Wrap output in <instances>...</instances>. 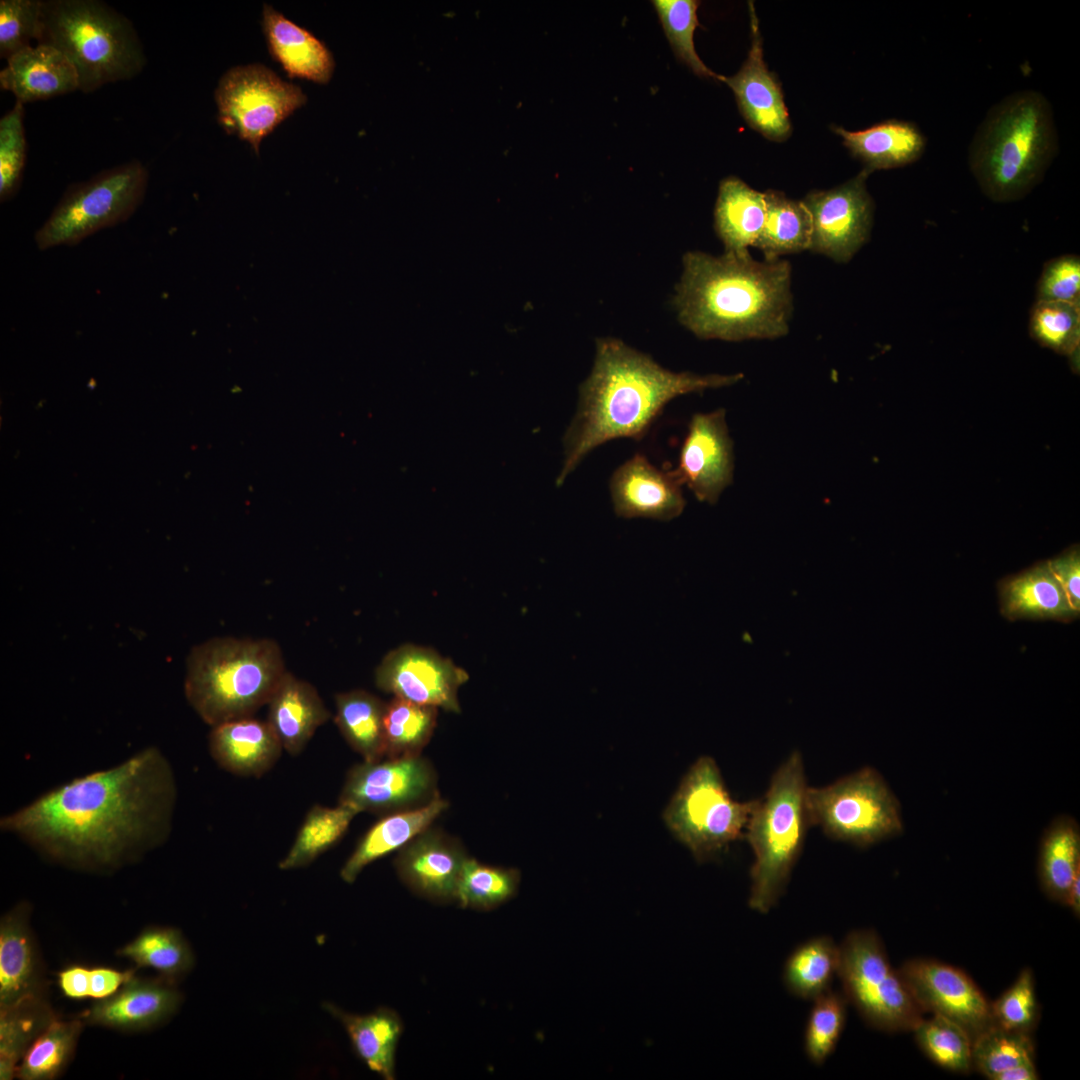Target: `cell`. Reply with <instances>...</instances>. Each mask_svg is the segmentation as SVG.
Masks as SVG:
<instances>
[{
  "label": "cell",
  "instance_id": "cb8c5ba5",
  "mask_svg": "<svg viewBox=\"0 0 1080 1080\" xmlns=\"http://www.w3.org/2000/svg\"><path fill=\"white\" fill-rule=\"evenodd\" d=\"M0 86L24 104L79 90V79L75 67L62 52L37 44L7 60L0 72Z\"/></svg>",
  "mask_w": 1080,
  "mask_h": 1080
},
{
  "label": "cell",
  "instance_id": "277c9868",
  "mask_svg": "<svg viewBox=\"0 0 1080 1080\" xmlns=\"http://www.w3.org/2000/svg\"><path fill=\"white\" fill-rule=\"evenodd\" d=\"M1057 147L1049 101L1037 91H1019L990 109L971 142L969 166L988 198L1015 201L1042 180Z\"/></svg>",
  "mask_w": 1080,
  "mask_h": 1080
},
{
  "label": "cell",
  "instance_id": "3957f363",
  "mask_svg": "<svg viewBox=\"0 0 1080 1080\" xmlns=\"http://www.w3.org/2000/svg\"><path fill=\"white\" fill-rule=\"evenodd\" d=\"M674 304L680 322L703 339H774L788 332L790 264L750 254L688 252Z\"/></svg>",
  "mask_w": 1080,
  "mask_h": 1080
},
{
  "label": "cell",
  "instance_id": "d6986e66",
  "mask_svg": "<svg viewBox=\"0 0 1080 1080\" xmlns=\"http://www.w3.org/2000/svg\"><path fill=\"white\" fill-rule=\"evenodd\" d=\"M609 491L617 516L669 521L684 510L682 484L672 471L663 472L636 454L612 474Z\"/></svg>",
  "mask_w": 1080,
  "mask_h": 1080
},
{
  "label": "cell",
  "instance_id": "30bf717a",
  "mask_svg": "<svg viewBox=\"0 0 1080 1080\" xmlns=\"http://www.w3.org/2000/svg\"><path fill=\"white\" fill-rule=\"evenodd\" d=\"M810 823L830 838L869 847L903 832L898 799L882 775L866 766L824 787H809Z\"/></svg>",
  "mask_w": 1080,
  "mask_h": 1080
},
{
  "label": "cell",
  "instance_id": "1f68e13d",
  "mask_svg": "<svg viewBox=\"0 0 1080 1080\" xmlns=\"http://www.w3.org/2000/svg\"><path fill=\"white\" fill-rule=\"evenodd\" d=\"M1080 873V827L1071 816L1054 818L1039 846L1038 877L1043 892L1065 904L1068 890Z\"/></svg>",
  "mask_w": 1080,
  "mask_h": 1080
},
{
  "label": "cell",
  "instance_id": "e0dca14e",
  "mask_svg": "<svg viewBox=\"0 0 1080 1080\" xmlns=\"http://www.w3.org/2000/svg\"><path fill=\"white\" fill-rule=\"evenodd\" d=\"M701 502L715 504L733 481V441L725 409L694 414L672 471Z\"/></svg>",
  "mask_w": 1080,
  "mask_h": 1080
},
{
  "label": "cell",
  "instance_id": "7bdbcfd3",
  "mask_svg": "<svg viewBox=\"0 0 1080 1080\" xmlns=\"http://www.w3.org/2000/svg\"><path fill=\"white\" fill-rule=\"evenodd\" d=\"M518 883L519 873L515 869L483 865L467 858L460 874L455 900L462 907L488 910L510 899L516 892Z\"/></svg>",
  "mask_w": 1080,
  "mask_h": 1080
},
{
  "label": "cell",
  "instance_id": "52a82bcc",
  "mask_svg": "<svg viewBox=\"0 0 1080 1080\" xmlns=\"http://www.w3.org/2000/svg\"><path fill=\"white\" fill-rule=\"evenodd\" d=\"M807 788L802 756L794 751L750 814L744 837L754 854L748 902L756 912L767 913L777 904L802 852L811 826Z\"/></svg>",
  "mask_w": 1080,
  "mask_h": 1080
},
{
  "label": "cell",
  "instance_id": "6da1fadb",
  "mask_svg": "<svg viewBox=\"0 0 1080 1080\" xmlns=\"http://www.w3.org/2000/svg\"><path fill=\"white\" fill-rule=\"evenodd\" d=\"M176 796L168 759L150 746L45 792L3 816L0 829L54 861L109 869L167 840Z\"/></svg>",
  "mask_w": 1080,
  "mask_h": 1080
},
{
  "label": "cell",
  "instance_id": "ab89813d",
  "mask_svg": "<svg viewBox=\"0 0 1080 1080\" xmlns=\"http://www.w3.org/2000/svg\"><path fill=\"white\" fill-rule=\"evenodd\" d=\"M82 1028L81 1020L55 1018L24 1054L16 1077L21 1080L54 1079L70 1061Z\"/></svg>",
  "mask_w": 1080,
  "mask_h": 1080
},
{
  "label": "cell",
  "instance_id": "4fadbf2b",
  "mask_svg": "<svg viewBox=\"0 0 1080 1080\" xmlns=\"http://www.w3.org/2000/svg\"><path fill=\"white\" fill-rule=\"evenodd\" d=\"M869 173L864 169L841 186L806 196L803 203L812 221L809 250L848 262L867 242L874 209L866 189Z\"/></svg>",
  "mask_w": 1080,
  "mask_h": 1080
},
{
  "label": "cell",
  "instance_id": "8992f818",
  "mask_svg": "<svg viewBox=\"0 0 1080 1080\" xmlns=\"http://www.w3.org/2000/svg\"><path fill=\"white\" fill-rule=\"evenodd\" d=\"M38 44L62 52L78 74L79 90L129 80L146 64L132 22L98 0H42Z\"/></svg>",
  "mask_w": 1080,
  "mask_h": 1080
},
{
  "label": "cell",
  "instance_id": "ac0fdd59",
  "mask_svg": "<svg viewBox=\"0 0 1080 1080\" xmlns=\"http://www.w3.org/2000/svg\"><path fill=\"white\" fill-rule=\"evenodd\" d=\"M752 43L747 60L731 77L718 76L734 92L747 123L769 140L783 141L791 124L780 84L763 60V48L754 6L750 2Z\"/></svg>",
  "mask_w": 1080,
  "mask_h": 1080
},
{
  "label": "cell",
  "instance_id": "d4e9b609",
  "mask_svg": "<svg viewBox=\"0 0 1080 1080\" xmlns=\"http://www.w3.org/2000/svg\"><path fill=\"white\" fill-rule=\"evenodd\" d=\"M209 750L224 770L260 777L275 765L283 747L267 721L247 717L212 727Z\"/></svg>",
  "mask_w": 1080,
  "mask_h": 1080
},
{
  "label": "cell",
  "instance_id": "60d3db41",
  "mask_svg": "<svg viewBox=\"0 0 1080 1080\" xmlns=\"http://www.w3.org/2000/svg\"><path fill=\"white\" fill-rule=\"evenodd\" d=\"M912 1032L919 1048L940 1067L961 1074L973 1069V1040L959 1024L933 1015L922 1018Z\"/></svg>",
  "mask_w": 1080,
  "mask_h": 1080
},
{
  "label": "cell",
  "instance_id": "7402d4cb",
  "mask_svg": "<svg viewBox=\"0 0 1080 1080\" xmlns=\"http://www.w3.org/2000/svg\"><path fill=\"white\" fill-rule=\"evenodd\" d=\"M29 905L19 903L0 923V1010L43 998V978L29 926Z\"/></svg>",
  "mask_w": 1080,
  "mask_h": 1080
},
{
  "label": "cell",
  "instance_id": "b9f144b4",
  "mask_svg": "<svg viewBox=\"0 0 1080 1080\" xmlns=\"http://www.w3.org/2000/svg\"><path fill=\"white\" fill-rule=\"evenodd\" d=\"M1030 1060H1034V1045L1030 1033L992 1025L973 1039V1069L990 1080H994L999 1073Z\"/></svg>",
  "mask_w": 1080,
  "mask_h": 1080
},
{
  "label": "cell",
  "instance_id": "2e32d148",
  "mask_svg": "<svg viewBox=\"0 0 1080 1080\" xmlns=\"http://www.w3.org/2000/svg\"><path fill=\"white\" fill-rule=\"evenodd\" d=\"M434 786L433 771L420 756L364 761L349 770L339 803L359 812L394 813L434 798Z\"/></svg>",
  "mask_w": 1080,
  "mask_h": 1080
},
{
  "label": "cell",
  "instance_id": "f35d334b",
  "mask_svg": "<svg viewBox=\"0 0 1080 1080\" xmlns=\"http://www.w3.org/2000/svg\"><path fill=\"white\" fill-rule=\"evenodd\" d=\"M436 718V707L394 697L386 704L384 714L385 756H419L431 738Z\"/></svg>",
  "mask_w": 1080,
  "mask_h": 1080
},
{
  "label": "cell",
  "instance_id": "681fc988",
  "mask_svg": "<svg viewBox=\"0 0 1080 1080\" xmlns=\"http://www.w3.org/2000/svg\"><path fill=\"white\" fill-rule=\"evenodd\" d=\"M42 0L0 1V56L8 60L38 40Z\"/></svg>",
  "mask_w": 1080,
  "mask_h": 1080
},
{
  "label": "cell",
  "instance_id": "7dc6e473",
  "mask_svg": "<svg viewBox=\"0 0 1080 1080\" xmlns=\"http://www.w3.org/2000/svg\"><path fill=\"white\" fill-rule=\"evenodd\" d=\"M23 103L16 101L0 120V199L12 198L20 187L26 160Z\"/></svg>",
  "mask_w": 1080,
  "mask_h": 1080
},
{
  "label": "cell",
  "instance_id": "bcb514c9",
  "mask_svg": "<svg viewBox=\"0 0 1080 1080\" xmlns=\"http://www.w3.org/2000/svg\"><path fill=\"white\" fill-rule=\"evenodd\" d=\"M1029 331L1043 346L1063 353L1073 351L1080 339V304L1035 301Z\"/></svg>",
  "mask_w": 1080,
  "mask_h": 1080
},
{
  "label": "cell",
  "instance_id": "ee69618b",
  "mask_svg": "<svg viewBox=\"0 0 1080 1080\" xmlns=\"http://www.w3.org/2000/svg\"><path fill=\"white\" fill-rule=\"evenodd\" d=\"M806 1023L804 1050L815 1065L823 1064L835 1051L846 1023L847 1000L832 989L812 1000Z\"/></svg>",
  "mask_w": 1080,
  "mask_h": 1080
},
{
  "label": "cell",
  "instance_id": "9c48e42d",
  "mask_svg": "<svg viewBox=\"0 0 1080 1080\" xmlns=\"http://www.w3.org/2000/svg\"><path fill=\"white\" fill-rule=\"evenodd\" d=\"M755 802L733 800L715 760L701 756L681 780L663 817L694 857L705 861L744 837Z\"/></svg>",
  "mask_w": 1080,
  "mask_h": 1080
},
{
  "label": "cell",
  "instance_id": "d6a6232c",
  "mask_svg": "<svg viewBox=\"0 0 1080 1080\" xmlns=\"http://www.w3.org/2000/svg\"><path fill=\"white\" fill-rule=\"evenodd\" d=\"M335 707V723L348 744L364 761L382 760L386 703L367 691L352 690L337 694Z\"/></svg>",
  "mask_w": 1080,
  "mask_h": 1080
},
{
  "label": "cell",
  "instance_id": "5b68a950",
  "mask_svg": "<svg viewBox=\"0 0 1080 1080\" xmlns=\"http://www.w3.org/2000/svg\"><path fill=\"white\" fill-rule=\"evenodd\" d=\"M286 673L276 641L215 637L189 652L184 692L199 717L214 727L253 717L268 704Z\"/></svg>",
  "mask_w": 1080,
  "mask_h": 1080
},
{
  "label": "cell",
  "instance_id": "11a10c76",
  "mask_svg": "<svg viewBox=\"0 0 1080 1080\" xmlns=\"http://www.w3.org/2000/svg\"><path fill=\"white\" fill-rule=\"evenodd\" d=\"M1039 1074L1034 1060L1026 1061L999 1073L994 1080H1037Z\"/></svg>",
  "mask_w": 1080,
  "mask_h": 1080
},
{
  "label": "cell",
  "instance_id": "74e56055",
  "mask_svg": "<svg viewBox=\"0 0 1080 1080\" xmlns=\"http://www.w3.org/2000/svg\"><path fill=\"white\" fill-rule=\"evenodd\" d=\"M43 998L0 1010V1079L12 1080L24 1054L55 1019Z\"/></svg>",
  "mask_w": 1080,
  "mask_h": 1080
},
{
  "label": "cell",
  "instance_id": "f5cc1de1",
  "mask_svg": "<svg viewBox=\"0 0 1080 1080\" xmlns=\"http://www.w3.org/2000/svg\"><path fill=\"white\" fill-rule=\"evenodd\" d=\"M135 971H120L109 967L90 968V998L101 1000L116 993L133 978Z\"/></svg>",
  "mask_w": 1080,
  "mask_h": 1080
},
{
  "label": "cell",
  "instance_id": "e575fe53",
  "mask_svg": "<svg viewBox=\"0 0 1080 1080\" xmlns=\"http://www.w3.org/2000/svg\"><path fill=\"white\" fill-rule=\"evenodd\" d=\"M839 945L821 935L807 940L788 956L783 968V981L794 996L813 1000L831 990L838 975Z\"/></svg>",
  "mask_w": 1080,
  "mask_h": 1080
},
{
  "label": "cell",
  "instance_id": "4dcf8cb0",
  "mask_svg": "<svg viewBox=\"0 0 1080 1080\" xmlns=\"http://www.w3.org/2000/svg\"><path fill=\"white\" fill-rule=\"evenodd\" d=\"M324 1009L342 1023L359 1058L384 1079H394L395 1053L402 1032L399 1016L387 1008L365 1015L347 1013L331 1003H324Z\"/></svg>",
  "mask_w": 1080,
  "mask_h": 1080
},
{
  "label": "cell",
  "instance_id": "603a6c76",
  "mask_svg": "<svg viewBox=\"0 0 1080 1080\" xmlns=\"http://www.w3.org/2000/svg\"><path fill=\"white\" fill-rule=\"evenodd\" d=\"M261 23L271 57L290 78L330 81L335 60L326 43L269 4L263 5Z\"/></svg>",
  "mask_w": 1080,
  "mask_h": 1080
},
{
  "label": "cell",
  "instance_id": "c3c4849f",
  "mask_svg": "<svg viewBox=\"0 0 1080 1080\" xmlns=\"http://www.w3.org/2000/svg\"><path fill=\"white\" fill-rule=\"evenodd\" d=\"M990 1005L994 1025L1030 1033L1039 1015L1032 971L1023 969L1012 986Z\"/></svg>",
  "mask_w": 1080,
  "mask_h": 1080
},
{
  "label": "cell",
  "instance_id": "44dd1931",
  "mask_svg": "<svg viewBox=\"0 0 1080 1080\" xmlns=\"http://www.w3.org/2000/svg\"><path fill=\"white\" fill-rule=\"evenodd\" d=\"M182 995L174 981L135 976L113 995L96 1000L85 1020L96 1026L121 1031H140L168 1020L179 1008Z\"/></svg>",
  "mask_w": 1080,
  "mask_h": 1080
},
{
  "label": "cell",
  "instance_id": "f907efd6",
  "mask_svg": "<svg viewBox=\"0 0 1080 1080\" xmlns=\"http://www.w3.org/2000/svg\"><path fill=\"white\" fill-rule=\"evenodd\" d=\"M1036 301L1080 304V259L1063 255L1043 267L1036 288Z\"/></svg>",
  "mask_w": 1080,
  "mask_h": 1080
},
{
  "label": "cell",
  "instance_id": "4316f807",
  "mask_svg": "<svg viewBox=\"0 0 1080 1080\" xmlns=\"http://www.w3.org/2000/svg\"><path fill=\"white\" fill-rule=\"evenodd\" d=\"M1000 612L1009 620L1070 622L1077 615L1048 566L1039 564L999 583Z\"/></svg>",
  "mask_w": 1080,
  "mask_h": 1080
},
{
  "label": "cell",
  "instance_id": "f1b7e54d",
  "mask_svg": "<svg viewBox=\"0 0 1080 1080\" xmlns=\"http://www.w3.org/2000/svg\"><path fill=\"white\" fill-rule=\"evenodd\" d=\"M447 807L446 800L435 796L419 808L390 813L379 820L363 836L345 862L340 871L341 878L347 883H353L364 867L396 849H401L428 829Z\"/></svg>",
  "mask_w": 1080,
  "mask_h": 1080
},
{
  "label": "cell",
  "instance_id": "8fae6325",
  "mask_svg": "<svg viewBox=\"0 0 1080 1080\" xmlns=\"http://www.w3.org/2000/svg\"><path fill=\"white\" fill-rule=\"evenodd\" d=\"M843 995L872 1027L886 1032L912 1031L923 1018L899 970L891 965L879 936L860 929L839 944Z\"/></svg>",
  "mask_w": 1080,
  "mask_h": 1080
},
{
  "label": "cell",
  "instance_id": "f546056e",
  "mask_svg": "<svg viewBox=\"0 0 1080 1080\" xmlns=\"http://www.w3.org/2000/svg\"><path fill=\"white\" fill-rule=\"evenodd\" d=\"M766 214L764 193L736 177L721 181L715 205V230L727 253L748 254L763 229Z\"/></svg>",
  "mask_w": 1080,
  "mask_h": 1080
},
{
  "label": "cell",
  "instance_id": "9a60e30c",
  "mask_svg": "<svg viewBox=\"0 0 1080 1080\" xmlns=\"http://www.w3.org/2000/svg\"><path fill=\"white\" fill-rule=\"evenodd\" d=\"M468 674L435 650L404 644L389 651L375 670L377 687L394 697L459 712L458 689Z\"/></svg>",
  "mask_w": 1080,
  "mask_h": 1080
},
{
  "label": "cell",
  "instance_id": "5bb4252c",
  "mask_svg": "<svg viewBox=\"0 0 1080 1080\" xmlns=\"http://www.w3.org/2000/svg\"><path fill=\"white\" fill-rule=\"evenodd\" d=\"M912 997L924 1012L963 1027L972 1040L993 1024L991 1003L962 970L933 959L915 958L898 969Z\"/></svg>",
  "mask_w": 1080,
  "mask_h": 1080
},
{
  "label": "cell",
  "instance_id": "db71d44e",
  "mask_svg": "<svg viewBox=\"0 0 1080 1080\" xmlns=\"http://www.w3.org/2000/svg\"><path fill=\"white\" fill-rule=\"evenodd\" d=\"M58 986L67 998H90V968L71 965L58 973Z\"/></svg>",
  "mask_w": 1080,
  "mask_h": 1080
},
{
  "label": "cell",
  "instance_id": "484cf974",
  "mask_svg": "<svg viewBox=\"0 0 1080 1080\" xmlns=\"http://www.w3.org/2000/svg\"><path fill=\"white\" fill-rule=\"evenodd\" d=\"M267 722L284 750L298 755L331 713L317 689L287 671L268 702Z\"/></svg>",
  "mask_w": 1080,
  "mask_h": 1080
},
{
  "label": "cell",
  "instance_id": "9f6ffc18",
  "mask_svg": "<svg viewBox=\"0 0 1080 1080\" xmlns=\"http://www.w3.org/2000/svg\"><path fill=\"white\" fill-rule=\"evenodd\" d=\"M1073 914L1078 918L1080 915V873H1078L1073 880L1067 894L1065 901Z\"/></svg>",
  "mask_w": 1080,
  "mask_h": 1080
},
{
  "label": "cell",
  "instance_id": "d590c367",
  "mask_svg": "<svg viewBox=\"0 0 1080 1080\" xmlns=\"http://www.w3.org/2000/svg\"><path fill=\"white\" fill-rule=\"evenodd\" d=\"M358 809L346 803L336 807L314 805L307 813L290 850L280 861L279 868L291 870L312 863L334 846L347 831Z\"/></svg>",
  "mask_w": 1080,
  "mask_h": 1080
},
{
  "label": "cell",
  "instance_id": "ba28073f",
  "mask_svg": "<svg viewBox=\"0 0 1080 1080\" xmlns=\"http://www.w3.org/2000/svg\"><path fill=\"white\" fill-rule=\"evenodd\" d=\"M149 173L138 160L103 170L67 187L35 233L40 250L76 245L105 228L125 222L141 205Z\"/></svg>",
  "mask_w": 1080,
  "mask_h": 1080
},
{
  "label": "cell",
  "instance_id": "7a4b0ae2",
  "mask_svg": "<svg viewBox=\"0 0 1080 1080\" xmlns=\"http://www.w3.org/2000/svg\"><path fill=\"white\" fill-rule=\"evenodd\" d=\"M743 374L672 372L622 341H597L589 377L580 387L577 412L564 436L561 485L583 458L617 438L641 439L677 396L733 385Z\"/></svg>",
  "mask_w": 1080,
  "mask_h": 1080
},
{
  "label": "cell",
  "instance_id": "83f0119b",
  "mask_svg": "<svg viewBox=\"0 0 1080 1080\" xmlns=\"http://www.w3.org/2000/svg\"><path fill=\"white\" fill-rule=\"evenodd\" d=\"M833 130L869 172L913 163L921 157L926 146L919 128L907 121L887 120L859 131L842 127Z\"/></svg>",
  "mask_w": 1080,
  "mask_h": 1080
},
{
  "label": "cell",
  "instance_id": "816d5d0a",
  "mask_svg": "<svg viewBox=\"0 0 1080 1080\" xmlns=\"http://www.w3.org/2000/svg\"><path fill=\"white\" fill-rule=\"evenodd\" d=\"M1048 566L1061 585L1072 610L1080 612V559L1074 550L1057 559L1048 561Z\"/></svg>",
  "mask_w": 1080,
  "mask_h": 1080
},
{
  "label": "cell",
  "instance_id": "7c38bea8",
  "mask_svg": "<svg viewBox=\"0 0 1080 1080\" xmlns=\"http://www.w3.org/2000/svg\"><path fill=\"white\" fill-rule=\"evenodd\" d=\"M220 126L258 155L263 139L307 102L303 90L260 63L226 70L214 90Z\"/></svg>",
  "mask_w": 1080,
  "mask_h": 1080
},
{
  "label": "cell",
  "instance_id": "ffe728a7",
  "mask_svg": "<svg viewBox=\"0 0 1080 1080\" xmlns=\"http://www.w3.org/2000/svg\"><path fill=\"white\" fill-rule=\"evenodd\" d=\"M467 857L458 843L435 830L426 829L406 845L395 859L401 880L431 900H455L458 881Z\"/></svg>",
  "mask_w": 1080,
  "mask_h": 1080
},
{
  "label": "cell",
  "instance_id": "f6af8a7d",
  "mask_svg": "<svg viewBox=\"0 0 1080 1080\" xmlns=\"http://www.w3.org/2000/svg\"><path fill=\"white\" fill-rule=\"evenodd\" d=\"M665 35L676 57L701 77L718 79L698 56L694 47V31L699 25L695 0H653Z\"/></svg>",
  "mask_w": 1080,
  "mask_h": 1080
},
{
  "label": "cell",
  "instance_id": "8d00e7d4",
  "mask_svg": "<svg viewBox=\"0 0 1080 1080\" xmlns=\"http://www.w3.org/2000/svg\"><path fill=\"white\" fill-rule=\"evenodd\" d=\"M117 954L130 959L137 967L153 968L171 981L187 974L195 962L188 941L173 927L146 928Z\"/></svg>",
  "mask_w": 1080,
  "mask_h": 1080
},
{
  "label": "cell",
  "instance_id": "836d02e7",
  "mask_svg": "<svg viewBox=\"0 0 1080 1080\" xmlns=\"http://www.w3.org/2000/svg\"><path fill=\"white\" fill-rule=\"evenodd\" d=\"M764 198L765 221L754 246L764 253L765 260H777L781 255L809 250L812 221L803 201L791 200L773 190L765 192Z\"/></svg>",
  "mask_w": 1080,
  "mask_h": 1080
}]
</instances>
